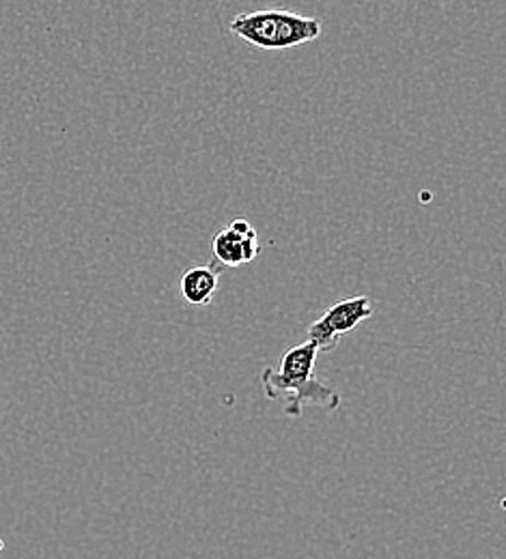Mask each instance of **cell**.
Wrapping results in <instances>:
<instances>
[{
  "instance_id": "6da1fadb",
  "label": "cell",
  "mask_w": 506,
  "mask_h": 559,
  "mask_svg": "<svg viewBox=\"0 0 506 559\" xmlns=\"http://www.w3.org/2000/svg\"><path fill=\"white\" fill-rule=\"evenodd\" d=\"M319 350L304 341L291 347L276 366H268L261 372V385L270 401L283 399V409L290 418H302L304 407H319L323 412H337L341 407V394L317 379L315 364Z\"/></svg>"
},
{
  "instance_id": "7a4b0ae2",
  "label": "cell",
  "mask_w": 506,
  "mask_h": 559,
  "mask_svg": "<svg viewBox=\"0 0 506 559\" xmlns=\"http://www.w3.org/2000/svg\"><path fill=\"white\" fill-rule=\"evenodd\" d=\"M228 31L255 48L276 52L319 39L323 24L317 17H306L287 9H259L237 13L228 22Z\"/></svg>"
},
{
  "instance_id": "3957f363",
  "label": "cell",
  "mask_w": 506,
  "mask_h": 559,
  "mask_svg": "<svg viewBox=\"0 0 506 559\" xmlns=\"http://www.w3.org/2000/svg\"><path fill=\"white\" fill-rule=\"evenodd\" d=\"M373 317V304L366 295L343 299L330 306L310 328L306 341L313 343L319 353L337 349L341 338L354 332L362 321Z\"/></svg>"
},
{
  "instance_id": "277c9868",
  "label": "cell",
  "mask_w": 506,
  "mask_h": 559,
  "mask_svg": "<svg viewBox=\"0 0 506 559\" xmlns=\"http://www.w3.org/2000/svg\"><path fill=\"white\" fill-rule=\"evenodd\" d=\"M217 267H242L252 263L261 252L259 233L248 219H233L212 241Z\"/></svg>"
},
{
  "instance_id": "5b68a950",
  "label": "cell",
  "mask_w": 506,
  "mask_h": 559,
  "mask_svg": "<svg viewBox=\"0 0 506 559\" xmlns=\"http://www.w3.org/2000/svg\"><path fill=\"white\" fill-rule=\"evenodd\" d=\"M220 284L217 265L192 267L181 276V295L192 306H210Z\"/></svg>"
},
{
  "instance_id": "8992f818",
  "label": "cell",
  "mask_w": 506,
  "mask_h": 559,
  "mask_svg": "<svg viewBox=\"0 0 506 559\" xmlns=\"http://www.w3.org/2000/svg\"><path fill=\"white\" fill-rule=\"evenodd\" d=\"M503 508H505V510H506V499H505V501H503Z\"/></svg>"
}]
</instances>
